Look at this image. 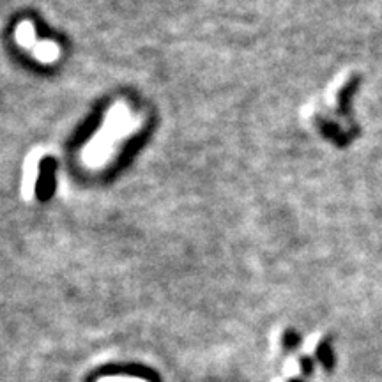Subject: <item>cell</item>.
Listing matches in <instances>:
<instances>
[{"label": "cell", "instance_id": "1", "mask_svg": "<svg viewBox=\"0 0 382 382\" xmlns=\"http://www.w3.org/2000/svg\"><path fill=\"white\" fill-rule=\"evenodd\" d=\"M32 36H34V31H32L31 25H29V27L27 25H21L20 31H18V39H20L24 44H27V41H31Z\"/></svg>", "mask_w": 382, "mask_h": 382}]
</instances>
